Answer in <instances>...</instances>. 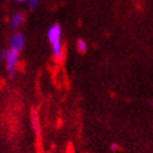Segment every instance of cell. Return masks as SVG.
Segmentation results:
<instances>
[{
    "instance_id": "obj_1",
    "label": "cell",
    "mask_w": 153,
    "mask_h": 153,
    "mask_svg": "<svg viewBox=\"0 0 153 153\" xmlns=\"http://www.w3.org/2000/svg\"><path fill=\"white\" fill-rule=\"evenodd\" d=\"M1 57L5 60L6 62V70L9 72V75L13 76L16 72V66H18V62H19V52L14 51V50H7V51H4L1 53Z\"/></svg>"
},
{
    "instance_id": "obj_2",
    "label": "cell",
    "mask_w": 153,
    "mask_h": 153,
    "mask_svg": "<svg viewBox=\"0 0 153 153\" xmlns=\"http://www.w3.org/2000/svg\"><path fill=\"white\" fill-rule=\"evenodd\" d=\"M61 33H62V30H61V26L60 24H53L48 31V39L51 44V46H56V45H60L62 44L61 42Z\"/></svg>"
},
{
    "instance_id": "obj_3",
    "label": "cell",
    "mask_w": 153,
    "mask_h": 153,
    "mask_svg": "<svg viewBox=\"0 0 153 153\" xmlns=\"http://www.w3.org/2000/svg\"><path fill=\"white\" fill-rule=\"evenodd\" d=\"M25 45V37L21 33L14 34L10 40V50H14L16 52H20Z\"/></svg>"
},
{
    "instance_id": "obj_4",
    "label": "cell",
    "mask_w": 153,
    "mask_h": 153,
    "mask_svg": "<svg viewBox=\"0 0 153 153\" xmlns=\"http://www.w3.org/2000/svg\"><path fill=\"white\" fill-rule=\"evenodd\" d=\"M31 126L33 129L37 137H40V132H41V127H40V122H39V117H37V113L35 111L31 112Z\"/></svg>"
},
{
    "instance_id": "obj_5",
    "label": "cell",
    "mask_w": 153,
    "mask_h": 153,
    "mask_svg": "<svg viewBox=\"0 0 153 153\" xmlns=\"http://www.w3.org/2000/svg\"><path fill=\"white\" fill-rule=\"evenodd\" d=\"M22 20H24V15L22 14H15L13 19H11V27L16 29L22 24Z\"/></svg>"
},
{
    "instance_id": "obj_6",
    "label": "cell",
    "mask_w": 153,
    "mask_h": 153,
    "mask_svg": "<svg viewBox=\"0 0 153 153\" xmlns=\"http://www.w3.org/2000/svg\"><path fill=\"white\" fill-rule=\"evenodd\" d=\"M76 48H77V51H79V52L85 53V52H86V50H87V45H86V42H85V41L80 39V40L77 41V44H76Z\"/></svg>"
},
{
    "instance_id": "obj_7",
    "label": "cell",
    "mask_w": 153,
    "mask_h": 153,
    "mask_svg": "<svg viewBox=\"0 0 153 153\" xmlns=\"http://www.w3.org/2000/svg\"><path fill=\"white\" fill-rule=\"evenodd\" d=\"M30 1V6L31 7H35L37 5V3H39V0H29Z\"/></svg>"
},
{
    "instance_id": "obj_8",
    "label": "cell",
    "mask_w": 153,
    "mask_h": 153,
    "mask_svg": "<svg viewBox=\"0 0 153 153\" xmlns=\"http://www.w3.org/2000/svg\"><path fill=\"white\" fill-rule=\"evenodd\" d=\"M111 149L112 151H116V149H118V146L116 143H111Z\"/></svg>"
},
{
    "instance_id": "obj_9",
    "label": "cell",
    "mask_w": 153,
    "mask_h": 153,
    "mask_svg": "<svg viewBox=\"0 0 153 153\" xmlns=\"http://www.w3.org/2000/svg\"><path fill=\"white\" fill-rule=\"evenodd\" d=\"M15 1H19V3H22V1H25V0H15Z\"/></svg>"
}]
</instances>
